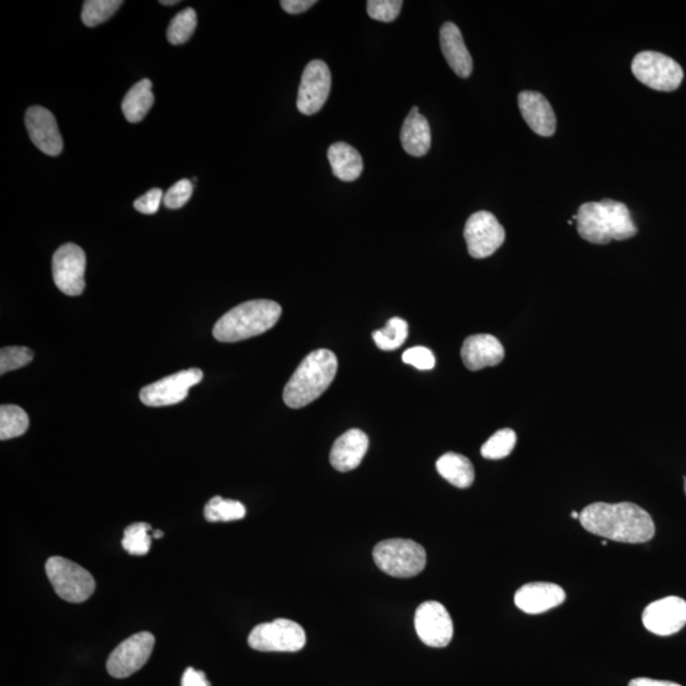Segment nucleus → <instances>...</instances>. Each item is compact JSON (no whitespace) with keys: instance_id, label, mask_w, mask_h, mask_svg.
Instances as JSON below:
<instances>
[{"instance_id":"nucleus-12","label":"nucleus","mask_w":686,"mask_h":686,"mask_svg":"<svg viewBox=\"0 0 686 686\" xmlns=\"http://www.w3.org/2000/svg\"><path fill=\"white\" fill-rule=\"evenodd\" d=\"M204 373L200 369L182 370L158 382L147 385L140 392V401L149 407H166L185 401L190 389L201 383Z\"/></svg>"},{"instance_id":"nucleus-24","label":"nucleus","mask_w":686,"mask_h":686,"mask_svg":"<svg viewBox=\"0 0 686 686\" xmlns=\"http://www.w3.org/2000/svg\"><path fill=\"white\" fill-rule=\"evenodd\" d=\"M436 469L441 477L458 488L473 485L476 473L471 460L457 453H446L436 462Z\"/></svg>"},{"instance_id":"nucleus-22","label":"nucleus","mask_w":686,"mask_h":686,"mask_svg":"<svg viewBox=\"0 0 686 686\" xmlns=\"http://www.w3.org/2000/svg\"><path fill=\"white\" fill-rule=\"evenodd\" d=\"M402 147L412 157H424L431 148V129L429 121L418 112V108L412 107L410 115L402 126Z\"/></svg>"},{"instance_id":"nucleus-20","label":"nucleus","mask_w":686,"mask_h":686,"mask_svg":"<svg viewBox=\"0 0 686 686\" xmlns=\"http://www.w3.org/2000/svg\"><path fill=\"white\" fill-rule=\"evenodd\" d=\"M369 449V438L365 432L352 429L336 440L331 450L332 467L338 472L354 471L365 457Z\"/></svg>"},{"instance_id":"nucleus-14","label":"nucleus","mask_w":686,"mask_h":686,"mask_svg":"<svg viewBox=\"0 0 686 686\" xmlns=\"http://www.w3.org/2000/svg\"><path fill=\"white\" fill-rule=\"evenodd\" d=\"M417 636L426 646L443 648L453 639L454 626L448 610L438 601H426L415 615Z\"/></svg>"},{"instance_id":"nucleus-42","label":"nucleus","mask_w":686,"mask_h":686,"mask_svg":"<svg viewBox=\"0 0 686 686\" xmlns=\"http://www.w3.org/2000/svg\"><path fill=\"white\" fill-rule=\"evenodd\" d=\"M163 537V532L161 530H155L153 538L161 539Z\"/></svg>"},{"instance_id":"nucleus-19","label":"nucleus","mask_w":686,"mask_h":686,"mask_svg":"<svg viewBox=\"0 0 686 686\" xmlns=\"http://www.w3.org/2000/svg\"><path fill=\"white\" fill-rule=\"evenodd\" d=\"M504 346L492 335H473L464 341L462 359L465 368L478 371L502 363Z\"/></svg>"},{"instance_id":"nucleus-4","label":"nucleus","mask_w":686,"mask_h":686,"mask_svg":"<svg viewBox=\"0 0 686 686\" xmlns=\"http://www.w3.org/2000/svg\"><path fill=\"white\" fill-rule=\"evenodd\" d=\"M281 313L283 309L272 300H251L225 313L216 322L213 335L215 340L225 343L248 340L271 330Z\"/></svg>"},{"instance_id":"nucleus-23","label":"nucleus","mask_w":686,"mask_h":686,"mask_svg":"<svg viewBox=\"0 0 686 686\" xmlns=\"http://www.w3.org/2000/svg\"><path fill=\"white\" fill-rule=\"evenodd\" d=\"M333 175L343 182L356 181L364 171L363 157L354 147L346 143H336L328 149Z\"/></svg>"},{"instance_id":"nucleus-35","label":"nucleus","mask_w":686,"mask_h":686,"mask_svg":"<svg viewBox=\"0 0 686 686\" xmlns=\"http://www.w3.org/2000/svg\"><path fill=\"white\" fill-rule=\"evenodd\" d=\"M192 191H194V186H192L191 181H178L167 191V194L164 195V205L172 210L181 209L190 201Z\"/></svg>"},{"instance_id":"nucleus-10","label":"nucleus","mask_w":686,"mask_h":686,"mask_svg":"<svg viewBox=\"0 0 686 686\" xmlns=\"http://www.w3.org/2000/svg\"><path fill=\"white\" fill-rule=\"evenodd\" d=\"M155 638L152 633L140 632L125 639L112 651L107 660V671L112 678L124 679L147 664L152 655Z\"/></svg>"},{"instance_id":"nucleus-27","label":"nucleus","mask_w":686,"mask_h":686,"mask_svg":"<svg viewBox=\"0 0 686 686\" xmlns=\"http://www.w3.org/2000/svg\"><path fill=\"white\" fill-rule=\"evenodd\" d=\"M247 510L242 502L224 500L223 497L215 496L206 504L204 515L209 523H229V521L242 520Z\"/></svg>"},{"instance_id":"nucleus-26","label":"nucleus","mask_w":686,"mask_h":686,"mask_svg":"<svg viewBox=\"0 0 686 686\" xmlns=\"http://www.w3.org/2000/svg\"><path fill=\"white\" fill-rule=\"evenodd\" d=\"M30 426V418L23 408L14 404L0 407V439L11 440L22 436Z\"/></svg>"},{"instance_id":"nucleus-28","label":"nucleus","mask_w":686,"mask_h":686,"mask_svg":"<svg viewBox=\"0 0 686 686\" xmlns=\"http://www.w3.org/2000/svg\"><path fill=\"white\" fill-rule=\"evenodd\" d=\"M407 337L408 324L404 319L398 317L389 319L387 327L373 333L375 345L383 351L399 349L406 342Z\"/></svg>"},{"instance_id":"nucleus-41","label":"nucleus","mask_w":686,"mask_h":686,"mask_svg":"<svg viewBox=\"0 0 686 686\" xmlns=\"http://www.w3.org/2000/svg\"><path fill=\"white\" fill-rule=\"evenodd\" d=\"M177 3L180 2H177V0H169V2L168 0H161V4H163V6H175Z\"/></svg>"},{"instance_id":"nucleus-44","label":"nucleus","mask_w":686,"mask_h":686,"mask_svg":"<svg viewBox=\"0 0 686 686\" xmlns=\"http://www.w3.org/2000/svg\"><path fill=\"white\" fill-rule=\"evenodd\" d=\"M684 488H685V495H686V478H685V485H684Z\"/></svg>"},{"instance_id":"nucleus-11","label":"nucleus","mask_w":686,"mask_h":686,"mask_svg":"<svg viewBox=\"0 0 686 686\" xmlns=\"http://www.w3.org/2000/svg\"><path fill=\"white\" fill-rule=\"evenodd\" d=\"M86 253L77 244L61 246L53 257L54 283L61 293L69 296L81 295L86 288Z\"/></svg>"},{"instance_id":"nucleus-15","label":"nucleus","mask_w":686,"mask_h":686,"mask_svg":"<svg viewBox=\"0 0 686 686\" xmlns=\"http://www.w3.org/2000/svg\"><path fill=\"white\" fill-rule=\"evenodd\" d=\"M643 626L657 636H671L686 624V601L678 596L653 601L642 615Z\"/></svg>"},{"instance_id":"nucleus-8","label":"nucleus","mask_w":686,"mask_h":686,"mask_svg":"<svg viewBox=\"0 0 686 686\" xmlns=\"http://www.w3.org/2000/svg\"><path fill=\"white\" fill-rule=\"evenodd\" d=\"M307 643V636L300 624L289 619H275L252 629L248 645L261 652H298Z\"/></svg>"},{"instance_id":"nucleus-1","label":"nucleus","mask_w":686,"mask_h":686,"mask_svg":"<svg viewBox=\"0 0 686 686\" xmlns=\"http://www.w3.org/2000/svg\"><path fill=\"white\" fill-rule=\"evenodd\" d=\"M587 532L620 543H646L655 535V523L646 510L631 502H596L580 512Z\"/></svg>"},{"instance_id":"nucleus-30","label":"nucleus","mask_w":686,"mask_h":686,"mask_svg":"<svg viewBox=\"0 0 686 686\" xmlns=\"http://www.w3.org/2000/svg\"><path fill=\"white\" fill-rule=\"evenodd\" d=\"M124 4L121 0H87L83 4L82 21L88 27H96L110 20Z\"/></svg>"},{"instance_id":"nucleus-40","label":"nucleus","mask_w":686,"mask_h":686,"mask_svg":"<svg viewBox=\"0 0 686 686\" xmlns=\"http://www.w3.org/2000/svg\"><path fill=\"white\" fill-rule=\"evenodd\" d=\"M628 686H681L673 681L653 680L648 678L633 679Z\"/></svg>"},{"instance_id":"nucleus-13","label":"nucleus","mask_w":686,"mask_h":686,"mask_svg":"<svg viewBox=\"0 0 686 686\" xmlns=\"http://www.w3.org/2000/svg\"><path fill=\"white\" fill-rule=\"evenodd\" d=\"M332 75L322 60H313L305 67L300 82L296 106L303 115L312 116L322 110L330 97Z\"/></svg>"},{"instance_id":"nucleus-17","label":"nucleus","mask_w":686,"mask_h":686,"mask_svg":"<svg viewBox=\"0 0 686 686\" xmlns=\"http://www.w3.org/2000/svg\"><path fill=\"white\" fill-rule=\"evenodd\" d=\"M566 600L561 586L551 582H532L521 586L515 594V605L526 614H542Z\"/></svg>"},{"instance_id":"nucleus-33","label":"nucleus","mask_w":686,"mask_h":686,"mask_svg":"<svg viewBox=\"0 0 686 686\" xmlns=\"http://www.w3.org/2000/svg\"><path fill=\"white\" fill-rule=\"evenodd\" d=\"M34 351L28 347L9 346L0 351V374L23 368L34 360Z\"/></svg>"},{"instance_id":"nucleus-9","label":"nucleus","mask_w":686,"mask_h":686,"mask_svg":"<svg viewBox=\"0 0 686 686\" xmlns=\"http://www.w3.org/2000/svg\"><path fill=\"white\" fill-rule=\"evenodd\" d=\"M464 238L468 252L473 258L482 260L493 255L505 242L504 227L490 211H478L467 220Z\"/></svg>"},{"instance_id":"nucleus-29","label":"nucleus","mask_w":686,"mask_h":686,"mask_svg":"<svg viewBox=\"0 0 686 686\" xmlns=\"http://www.w3.org/2000/svg\"><path fill=\"white\" fill-rule=\"evenodd\" d=\"M152 526L147 523H135L128 526L121 540L122 547L131 556H145L150 551L152 537L149 532Z\"/></svg>"},{"instance_id":"nucleus-32","label":"nucleus","mask_w":686,"mask_h":686,"mask_svg":"<svg viewBox=\"0 0 686 686\" xmlns=\"http://www.w3.org/2000/svg\"><path fill=\"white\" fill-rule=\"evenodd\" d=\"M516 434L514 430L502 429L493 434L490 439L483 444L481 454L483 458L498 460L509 457L516 445Z\"/></svg>"},{"instance_id":"nucleus-38","label":"nucleus","mask_w":686,"mask_h":686,"mask_svg":"<svg viewBox=\"0 0 686 686\" xmlns=\"http://www.w3.org/2000/svg\"><path fill=\"white\" fill-rule=\"evenodd\" d=\"M182 686H211L206 675L202 671L195 670L194 667L186 669L182 676Z\"/></svg>"},{"instance_id":"nucleus-5","label":"nucleus","mask_w":686,"mask_h":686,"mask_svg":"<svg viewBox=\"0 0 686 686\" xmlns=\"http://www.w3.org/2000/svg\"><path fill=\"white\" fill-rule=\"evenodd\" d=\"M375 565L398 579H410L425 570L426 551L411 539H388L375 545Z\"/></svg>"},{"instance_id":"nucleus-39","label":"nucleus","mask_w":686,"mask_h":686,"mask_svg":"<svg viewBox=\"0 0 686 686\" xmlns=\"http://www.w3.org/2000/svg\"><path fill=\"white\" fill-rule=\"evenodd\" d=\"M280 4L286 13L300 14L307 12L317 2L316 0H283Z\"/></svg>"},{"instance_id":"nucleus-6","label":"nucleus","mask_w":686,"mask_h":686,"mask_svg":"<svg viewBox=\"0 0 686 686\" xmlns=\"http://www.w3.org/2000/svg\"><path fill=\"white\" fill-rule=\"evenodd\" d=\"M45 568L54 591L68 603H83L96 590V581L91 573L67 558L51 557Z\"/></svg>"},{"instance_id":"nucleus-43","label":"nucleus","mask_w":686,"mask_h":686,"mask_svg":"<svg viewBox=\"0 0 686 686\" xmlns=\"http://www.w3.org/2000/svg\"><path fill=\"white\" fill-rule=\"evenodd\" d=\"M571 515L573 519H580V514L577 511H572Z\"/></svg>"},{"instance_id":"nucleus-3","label":"nucleus","mask_w":686,"mask_h":686,"mask_svg":"<svg viewBox=\"0 0 686 686\" xmlns=\"http://www.w3.org/2000/svg\"><path fill=\"white\" fill-rule=\"evenodd\" d=\"M338 361L330 350L310 352L295 370L284 389V402L290 408H303L330 388L336 377Z\"/></svg>"},{"instance_id":"nucleus-21","label":"nucleus","mask_w":686,"mask_h":686,"mask_svg":"<svg viewBox=\"0 0 686 686\" xmlns=\"http://www.w3.org/2000/svg\"><path fill=\"white\" fill-rule=\"evenodd\" d=\"M440 45L449 67L460 78H469L473 72V60L465 46L462 32L454 23H445L440 30Z\"/></svg>"},{"instance_id":"nucleus-37","label":"nucleus","mask_w":686,"mask_h":686,"mask_svg":"<svg viewBox=\"0 0 686 686\" xmlns=\"http://www.w3.org/2000/svg\"><path fill=\"white\" fill-rule=\"evenodd\" d=\"M163 199V191L161 189H153L148 191L147 194L140 196L139 199H136L134 208L139 213L152 215L157 213Z\"/></svg>"},{"instance_id":"nucleus-31","label":"nucleus","mask_w":686,"mask_h":686,"mask_svg":"<svg viewBox=\"0 0 686 686\" xmlns=\"http://www.w3.org/2000/svg\"><path fill=\"white\" fill-rule=\"evenodd\" d=\"M197 26L195 9L186 8L171 21L167 30V39L172 45H182L191 39Z\"/></svg>"},{"instance_id":"nucleus-25","label":"nucleus","mask_w":686,"mask_h":686,"mask_svg":"<svg viewBox=\"0 0 686 686\" xmlns=\"http://www.w3.org/2000/svg\"><path fill=\"white\" fill-rule=\"evenodd\" d=\"M153 84L149 79H143L130 89L122 101V112L129 122H140L148 115L154 103Z\"/></svg>"},{"instance_id":"nucleus-2","label":"nucleus","mask_w":686,"mask_h":686,"mask_svg":"<svg viewBox=\"0 0 686 686\" xmlns=\"http://www.w3.org/2000/svg\"><path fill=\"white\" fill-rule=\"evenodd\" d=\"M576 224L580 237L594 244L627 241L638 233L628 206L610 199L581 205Z\"/></svg>"},{"instance_id":"nucleus-16","label":"nucleus","mask_w":686,"mask_h":686,"mask_svg":"<svg viewBox=\"0 0 686 686\" xmlns=\"http://www.w3.org/2000/svg\"><path fill=\"white\" fill-rule=\"evenodd\" d=\"M26 128L32 143L42 153L56 157L63 150V138L58 128L55 116L41 106L28 108L25 117Z\"/></svg>"},{"instance_id":"nucleus-18","label":"nucleus","mask_w":686,"mask_h":686,"mask_svg":"<svg viewBox=\"0 0 686 686\" xmlns=\"http://www.w3.org/2000/svg\"><path fill=\"white\" fill-rule=\"evenodd\" d=\"M518 101L521 115L535 134L549 138L556 133V114L542 93L524 91L520 93Z\"/></svg>"},{"instance_id":"nucleus-34","label":"nucleus","mask_w":686,"mask_h":686,"mask_svg":"<svg viewBox=\"0 0 686 686\" xmlns=\"http://www.w3.org/2000/svg\"><path fill=\"white\" fill-rule=\"evenodd\" d=\"M403 6L402 0H369V17L375 21H396Z\"/></svg>"},{"instance_id":"nucleus-36","label":"nucleus","mask_w":686,"mask_h":686,"mask_svg":"<svg viewBox=\"0 0 686 686\" xmlns=\"http://www.w3.org/2000/svg\"><path fill=\"white\" fill-rule=\"evenodd\" d=\"M404 364L412 365L418 370H432L435 368L436 360L431 350L426 347H412L404 352L402 356Z\"/></svg>"},{"instance_id":"nucleus-7","label":"nucleus","mask_w":686,"mask_h":686,"mask_svg":"<svg viewBox=\"0 0 686 686\" xmlns=\"http://www.w3.org/2000/svg\"><path fill=\"white\" fill-rule=\"evenodd\" d=\"M634 77L656 91L673 92L684 79L683 68L674 59L655 51H643L632 61Z\"/></svg>"}]
</instances>
